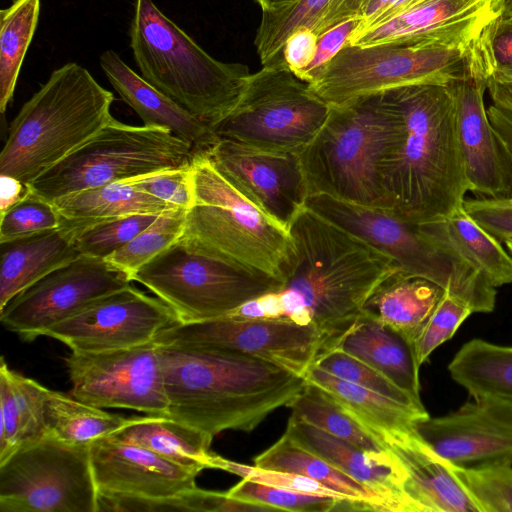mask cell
Instances as JSON below:
<instances>
[{
	"label": "cell",
	"mask_w": 512,
	"mask_h": 512,
	"mask_svg": "<svg viewBox=\"0 0 512 512\" xmlns=\"http://www.w3.org/2000/svg\"><path fill=\"white\" fill-rule=\"evenodd\" d=\"M414 431L457 467L512 464V402L471 397L455 411L419 421Z\"/></svg>",
	"instance_id": "cell-19"
},
{
	"label": "cell",
	"mask_w": 512,
	"mask_h": 512,
	"mask_svg": "<svg viewBox=\"0 0 512 512\" xmlns=\"http://www.w3.org/2000/svg\"><path fill=\"white\" fill-rule=\"evenodd\" d=\"M414 1L416 0H365L358 15L360 23L350 38L394 18Z\"/></svg>",
	"instance_id": "cell-53"
},
{
	"label": "cell",
	"mask_w": 512,
	"mask_h": 512,
	"mask_svg": "<svg viewBox=\"0 0 512 512\" xmlns=\"http://www.w3.org/2000/svg\"><path fill=\"white\" fill-rule=\"evenodd\" d=\"M49 389L0 359V463L48 435L44 407Z\"/></svg>",
	"instance_id": "cell-31"
},
{
	"label": "cell",
	"mask_w": 512,
	"mask_h": 512,
	"mask_svg": "<svg viewBox=\"0 0 512 512\" xmlns=\"http://www.w3.org/2000/svg\"><path fill=\"white\" fill-rule=\"evenodd\" d=\"M386 446L400 468L409 512H479L456 466L414 430L392 438Z\"/></svg>",
	"instance_id": "cell-22"
},
{
	"label": "cell",
	"mask_w": 512,
	"mask_h": 512,
	"mask_svg": "<svg viewBox=\"0 0 512 512\" xmlns=\"http://www.w3.org/2000/svg\"><path fill=\"white\" fill-rule=\"evenodd\" d=\"M365 0H297L275 10H263L254 45L262 66L282 57L288 37L299 28L318 36L351 18H358Z\"/></svg>",
	"instance_id": "cell-30"
},
{
	"label": "cell",
	"mask_w": 512,
	"mask_h": 512,
	"mask_svg": "<svg viewBox=\"0 0 512 512\" xmlns=\"http://www.w3.org/2000/svg\"><path fill=\"white\" fill-rule=\"evenodd\" d=\"M486 78L477 70L455 83L458 142L468 191L476 197L508 199L510 168L484 105Z\"/></svg>",
	"instance_id": "cell-21"
},
{
	"label": "cell",
	"mask_w": 512,
	"mask_h": 512,
	"mask_svg": "<svg viewBox=\"0 0 512 512\" xmlns=\"http://www.w3.org/2000/svg\"><path fill=\"white\" fill-rule=\"evenodd\" d=\"M185 217L186 210L183 209H172L160 214L146 229L106 260L132 277L182 236Z\"/></svg>",
	"instance_id": "cell-39"
},
{
	"label": "cell",
	"mask_w": 512,
	"mask_h": 512,
	"mask_svg": "<svg viewBox=\"0 0 512 512\" xmlns=\"http://www.w3.org/2000/svg\"><path fill=\"white\" fill-rule=\"evenodd\" d=\"M487 114L509 163L511 193L508 200L512 202V111L492 104Z\"/></svg>",
	"instance_id": "cell-54"
},
{
	"label": "cell",
	"mask_w": 512,
	"mask_h": 512,
	"mask_svg": "<svg viewBox=\"0 0 512 512\" xmlns=\"http://www.w3.org/2000/svg\"><path fill=\"white\" fill-rule=\"evenodd\" d=\"M113 93L69 62L23 104L0 153V175L29 185L77 150L114 117Z\"/></svg>",
	"instance_id": "cell-4"
},
{
	"label": "cell",
	"mask_w": 512,
	"mask_h": 512,
	"mask_svg": "<svg viewBox=\"0 0 512 512\" xmlns=\"http://www.w3.org/2000/svg\"><path fill=\"white\" fill-rule=\"evenodd\" d=\"M503 16H512V0H504V13Z\"/></svg>",
	"instance_id": "cell-58"
},
{
	"label": "cell",
	"mask_w": 512,
	"mask_h": 512,
	"mask_svg": "<svg viewBox=\"0 0 512 512\" xmlns=\"http://www.w3.org/2000/svg\"><path fill=\"white\" fill-rule=\"evenodd\" d=\"M263 10H275L294 3L297 0H255Z\"/></svg>",
	"instance_id": "cell-57"
},
{
	"label": "cell",
	"mask_w": 512,
	"mask_h": 512,
	"mask_svg": "<svg viewBox=\"0 0 512 512\" xmlns=\"http://www.w3.org/2000/svg\"><path fill=\"white\" fill-rule=\"evenodd\" d=\"M285 433L303 448L374 492L390 512H409L400 468L392 453L364 450L290 416Z\"/></svg>",
	"instance_id": "cell-23"
},
{
	"label": "cell",
	"mask_w": 512,
	"mask_h": 512,
	"mask_svg": "<svg viewBox=\"0 0 512 512\" xmlns=\"http://www.w3.org/2000/svg\"><path fill=\"white\" fill-rule=\"evenodd\" d=\"M254 466L306 476L347 499L367 501L373 503L380 512L388 511L384 502L374 492L294 442L285 432L254 459Z\"/></svg>",
	"instance_id": "cell-35"
},
{
	"label": "cell",
	"mask_w": 512,
	"mask_h": 512,
	"mask_svg": "<svg viewBox=\"0 0 512 512\" xmlns=\"http://www.w3.org/2000/svg\"><path fill=\"white\" fill-rule=\"evenodd\" d=\"M289 407L292 410L290 416L364 450L384 452L388 449L330 394L316 385L307 382Z\"/></svg>",
	"instance_id": "cell-37"
},
{
	"label": "cell",
	"mask_w": 512,
	"mask_h": 512,
	"mask_svg": "<svg viewBox=\"0 0 512 512\" xmlns=\"http://www.w3.org/2000/svg\"><path fill=\"white\" fill-rule=\"evenodd\" d=\"M189 512H270L272 508L239 500L227 492L203 490L198 487L185 491Z\"/></svg>",
	"instance_id": "cell-50"
},
{
	"label": "cell",
	"mask_w": 512,
	"mask_h": 512,
	"mask_svg": "<svg viewBox=\"0 0 512 512\" xmlns=\"http://www.w3.org/2000/svg\"><path fill=\"white\" fill-rule=\"evenodd\" d=\"M456 473L479 512H512V464L456 466Z\"/></svg>",
	"instance_id": "cell-43"
},
{
	"label": "cell",
	"mask_w": 512,
	"mask_h": 512,
	"mask_svg": "<svg viewBox=\"0 0 512 512\" xmlns=\"http://www.w3.org/2000/svg\"><path fill=\"white\" fill-rule=\"evenodd\" d=\"M167 416L213 437L250 432L294 401L306 380L255 357L229 351L158 345Z\"/></svg>",
	"instance_id": "cell-3"
},
{
	"label": "cell",
	"mask_w": 512,
	"mask_h": 512,
	"mask_svg": "<svg viewBox=\"0 0 512 512\" xmlns=\"http://www.w3.org/2000/svg\"><path fill=\"white\" fill-rule=\"evenodd\" d=\"M126 182L178 209L187 211L194 203L192 164L127 180Z\"/></svg>",
	"instance_id": "cell-46"
},
{
	"label": "cell",
	"mask_w": 512,
	"mask_h": 512,
	"mask_svg": "<svg viewBox=\"0 0 512 512\" xmlns=\"http://www.w3.org/2000/svg\"><path fill=\"white\" fill-rule=\"evenodd\" d=\"M100 66L113 88L141 118L145 126L160 127L205 152L218 140L213 130L200 122L140 74L113 50L100 56Z\"/></svg>",
	"instance_id": "cell-24"
},
{
	"label": "cell",
	"mask_w": 512,
	"mask_h": 512,
	"mask_svg": "<svg viewBox=\"0 0 512 512\" xmlns=\"http://www.w3.org/2000/svg\"><path fill=\"white\" fill-rule=\"evenodd\" d=\"M416 229L422 237L462 261L493 287L512 284V256L463 206L446 217L417 224Z\"/></svg>",
	"instance_id": "cell-26"
},
{
	"label": "cell",
	"mask_w": 512,
	"mask_h": 512,
	"mask_svg": "<svg viewBox=\"0 0 512 512\" xmlns=\"http://www.w3.org/2000/svg\"><path fill=\"white\" fill-rule=\"evenodd\" d=\"M387 128L379 92L331 106L323 126L298 153L308 196L388 209L380 179Z\"/></svg>",
	"instance_id": "cell-6"
},
{
	"label": "cell",
	"mask_w": 512,
	"mask_h": 512,
	"mask_svg": "<svg viewBox=\"0 0 512 512\" xmlns=\"http://www.w3.org/2000/svg\"><path fill=\"white\" fill-rule=\"evenodd\" d=\"M131 278L167 304L179 323L226 316L282 282L265 272L204 253L182 236Z\"/></svg>",
	"instance_id": "cell-10"
},
{
	"label": "cell",
	"mask_w": 512,
	"mask_h": 512,
	"mask_svg": "<svg viewBox=\"0 0 512 512\" xmlns=\"http://www.w3.org/2000/svg\"><path fill=\"white\" fill-rule=\"evenodd\" d=\"M228 495L243 501L292 512L334 511L338 500L332 496L297 492L267 485L250 479L242 480L227 491Z\"/></svg>",
	"instance_id": "cell-42"
},
{
	"label": "cell",
	"mask_w": 512,
	"mask_h": 512,
	"mask_svg": "<svg viewBox=\"0 0 512 512\" xmlns=\"http://www.w3.org/2000/svg\"><path fill=\"white\" fill-rule=\"evenodd\" d=\"M214 469H221L240 476L241 478L297 492L347 499L320 482L306 476L290 472L262 469L256 466H248L246 464L225 459L217 454L214 459Z\"/></svg>",
	"instance_id": "cell-47"
},
{
	"label": "cell",
	"mask_w": 512,
	"mask_h": 512,
	"mask_svg": "<svg viewBox=\"0 0 512 512\" xmlns=\"http://www.w3.org/2000/svg\"><path fill=\"white\" fill-rule=\"evenodd\" d=\"M477 43L468 48L441 43L347 44L321 70L310 87L330 106H339L404 85L452 84L478 70Z\"/></svg>",
	"instance_id": "cell-11"
},
{
	"label": "cell",
	"mask_w": 512,
	"mask_h": 512,
	"mask_svg": "<svg viewBox=\"0 0 512 512\" xmlns=\"http://www.w3.org/2000/svg\"><path fill=\"white\" fill-rule=\"evenodd\" d=\"M486 90L494 105L512 111V69L491 68L486 78Z\"/></svg>",
	"instance_id": "cell-55"
},
{
	"label": "cell",
	"mask_w": 512,
	"mask_h": 512,
	"mask_svg": "<svg viewBox=\"0 0 512 512\" xmlns=\"http://www.w3.org/2000/svg\"><path fill=\"white\" fill-rule=\"evenodd\" d=\"M318 35L309 28H299L286 40L282 56L288 68L298 77L314 60Z\"/></svg>",
	"instance_id": "cell-52"
},
{
	"label": "cell",
	"mask_w": 512,
	"mask_h": 512,
	"mask_svg": "<svg viewBox=\"0 0 512 512\" xmlns=\"http://www.w3.org/2000/svg\"><path fill=\"white\" fill-rule=\"evenodd\" d=\"M474 311L463 298L444 290L422 331L413 343L418 365L421 367L430 355L456 333L460 325Z\"/></svg>",
	"instance_id": "cell-44"
},
{
	"label": "cell",
	"mask_w": 512,
	"mask_h": 512,
	"mask_svg": "<svg viewBox=\"0 0 512 512\" xmlns=\"http://www.w3.org/2000/svg\"><path fill=\"white\" fill-rule=\"evenodd\" d=\"M444 289L436 283L396 270L370 293L363 312L402 334L413 346Z\"/></svg>",
	"instance_id": "cell-29"
},
{
	"label": "cell",
	"mask_w": 512,
	"mask_h": 512,
	"mask_svg": "<svg viewBox=\"0 0 512 512\" xmlns=\"http://www.w3.org/2000/svg\"><path fill=\"white\" fill-rule=\"evenodd\" d=\"M467 214L501 243L512 239V202L485 197L465 198Z\"/></svg>",
	"instance_id": "cell-48"
},
{
	"label": "cell",
	"mask_w": 512,
	"mask_h": 512,
	"mask_svg": "<svg viewBox=\"0 0 512 512\" xmlns=\"http://www.w3.org/2000/svg\"><path fill=\"white\" fill-rule=\"evenodd\" d=\"M359 23V18H351L319 35L314 60L300 79L312 83L328 62L349 43V38Z\"/></svg>",
	"instance_id": "cell-49"
},
{
	"label": "cell",
	"mask_w": 512,
	"mask_h": 512,
	"mask_svg": "<svg viewBox=\"0 0 512 512\" xmlns=\"http://www.w3.org/2000/svg\"><path fill=\"white\" fill-rule=\"evenodd\" d=\"M304 378L330 394L385 445L392 438L414 430L419 421L430 416L425 407L400 403L337 378L314 364Z\"/></svg>",
	"instance_id": "cell-28"
},
{
	"label": "cell",
	"mask_w": 512,
	"mask_h": 512,
	"mask_svg": "<svg viewBox=\"0 0 512 512\" xmlns=\"http://www.w3.org/2000/svg\"><path fill=\"white\" fill-rule=\"evenodd\" d=\"M89 451L98 494L167 498L197 487V472L142 446L106 436Z\"/></svg>",
	"instance_id": "cell-20"
},
{
	"label": "cell",
	"mask_w": 512,
	"mask_h": 512,
	"mask_svg": "<svg viewBox=\"0 0 512 512\" xmlns=\"http://www.w3.org/2000/svg\"><path fill=\"white\" fill-rule=\"evenodd\" d=\"M0 186L1 212L6 211L30 193V188L27 184L10 176L0 175Z\"/></svg>",
	"instance_id": "cell-56"
},
{
	"label": "cell",
	"mask_w": 512,
	"mask_h": 512,
	"mask_svg": "<svg viewBox=\"0 0 512 512\" xmlns=\"http://www.w3.org/2000/svg\"><path fill=\"white\" fill-rule=\"evenodd\" d=\"M71 396L98 408H123L167 416L160 350L154 341L66 358Z\"/></svg>",
	"instance_id": "cell-15"
},
{
	"label": "cell",
	"mask_w": 512,
	"mask_h": 512,
	"mask_svg": "<svg viewBox=\"0 0 512 512\" xmlns=\"http://www.w3.org/2000/svg\"><path fill=\"white\" fill-rule=\"evenodd\" d=\"M129 37L140 75L212 130L237 105L251 75L245 64L213 58L153 0H135Z\"/></svg>",
	"instance_id": "cell-5"
},
{
	"label": "cell",
	"mask_w": 512,
	"mask_h": 512,
	"mask_svg": "<svg viewBox=\"0 0 512 512\" xmlns=\"http://www.w3.org/2000/svg\"><path fill=\"white\" fill-rule=\"evenodd\" d=\"M196 153L168 129L128 125L113 118L28 186L31 193L52 203L78 191L189 166Z\"/></svg>",
	"instance_id": "cell-8"
},
{
	"label": "cell",
	"mask_w": 512,
	"mask_h": 512,
	"mask_svg": "<svg viewBox=\"0 0 512 512\" xmlns=\"http://www.w3.org/2000/svg\"><path fill=\"white\" fill-rule=\"evenodd\" d=\"M176 323L175 313L161 299L130 285L93 301L43 336L72 352H102L151 342Z\"/></svg>",
	"instance_id": "cell-17"
},
{
	"label": "cell",
	"mask_w": 512,
	"mask_h": 512,
	"mask_svg": "<svg viewBox=\"0 0 512 512\" xmlns=\"http://www.w3.org/2000/svg\"><path fill=\"white\" fill-rule=\"evenodd\" d=\"M204 153L234 188L289 230L308 196L298 153L258 150L224 139Z\"/></svg>",
	"instance_id": "cell-18"
},
{
	"label": "cell",
	"mask_w": 512,
	"mask_h": 512,
	"mask_svg": "<svg viewBox=\"0 0 512 512\" xmlns=\"http://www.w3.org/2000/svg\"><path fill=\"white\" fill-rule=\"evenodd\" d=\"M78 229L61 218L58 228L0 243V310L18 293L81 254Z\"/></svg>",
	"instance_id": "cell-25"
},
{
	"label": "cell",
	"mask_w": 512,
	"mask_h": 512,
	"mask_svg": "<svg viewBox=\"0 0 512 512\" xmlns=\"http://www.w3.org/2000/svg\"><path fill=\"white\" fill-rule=\"evenodd\" d=\"M158 216L133 214L85 226L75 237V248L81 255L106 259L146 229Z\"/></svg>",
	"instance_id": "cell-41"
},
{
	"label": "cell",
	"mask_w": 512,
	"mask_h": 512,
	"mask_svg": "<svg viewBox=\"0 0 512 512\" xmlns=\"http://www.w3.org/2000/svg\"><path fill=\"white\" fill-rule=\"evenodd\" d=\"M314 365L337 378L400 403L414 407H424L421 398L413 396L374 368L339 349H329L321 352L317 356Z\"/></svg>",
	"instance_id": "cell-40"
},
{
	"label": "cell",
	"mask_w": 512,
	"mask_h": 512,
	"mask_svg": "<svg viewBox=\"0 0 512 512\" xmlns=\"http://www.w3.org/2000/svg\"><path fill=\"white\" fill-rule=\"evenodd\" d=\"M331 349H339L356 357L403 390L420 398V366L412 344L375 317L362 312Z\"/></svg>",
	"instance_id": "cell-27"
},
{
	"label": "cell",
	"mask_w": 512,
	"mask_h": 512,
	"mask_svg": "<svg viewBox=\"0 0 512 512\" xmlns=\"http://www.w3.org/2000/svg\"><path fill=\"white\" fill-rule=\"evenodd\" d=\"M292 251L279 287L228 315L313 326L331 349L363 312L392 260L305 205L289 226ZM322 351V352H323Z\"/></svg>",
	"instance_id": "cell-1"
},
{
	"label": "cell",
	"mask_w": 512,
	"mask_h": 512,
	"mask_svg": "<svg viewBox=\"0 0 512 512\" xmlns=\"http://www.w3.org/2000/svg\"><path fill=\"white\" fill-rule=\"evenodd\" d=\"M158 345L239 353L305 375L323 351L325 338L313 326L269 318L226 315L193 323H176L153 340Z\"/></svg>",
	"instance_id": "cell-14"
},
{
	"label": "cell",
	"mask_w": 512,
	"mask_h": 512,
	"mask_svg": "<svg viewBox=\"0 0 512 512\" xmlns=\"http://www.w3.org/2000/svg\"><path fill=\"white\" fill-rule=\"evenodd\" d=\"M305 206L392 260L404 273L426 278L463 298L474 313L492 312L497 288L457 258L422 237L416 225L389 209L317 194Z\"/></svg>",
	"instance_id": "cell-9"
},
{
	"label": "cell",
	"mask_w": 512,
	"mask_h": 512,
	"mask_svg": "<svg viewBox=\"0 0 512 512\" xmlns=\"http://www.w3.org/2000/svg\"><path fill=\"white\" fill-rule=\"evenodd\" d=\"M485 46L492 68L512 69V16H502L485 32Z\"/></svg>",
	"instance_id": "cell-51"
},
{
	"label": "cell",
	"mask_w": 512,
	"mask_h": 512,
	"mask_svg": "<svg viewBox=\"0 0 512 512\" xmlns=\"http://www.w3.org/2000/svg\"><path fill=\"white\" fill-rule=\"evenodd\" d=\"M330 110L281 57L250 75L239 102L213 132L218 139L258 150L299 153Z\"/></svg>",
	"instance_id": "cell-12"
},
{
	"label": "cell",
	"mask_w": 512,
	"mask_h": 512,
	"mask_svg": "<svg viewBox=\"0 0 512 512\" xmlns=\"http://www.w3.org/2000/svg\"><path fill=\"white\" fill-rule=\"evenodd\" d=\"M128 273L106 259L80 255L14 296L0 321L25 341H33L93 301L131 285Z\"/></svg>",
	"instance_id": "cell-16"
},
{
	"label": "cell",
	"mask_w": 512,
	"mask_h": 512,
	"mask_svg": "<svg viewBox=\"0 0 512 512\" xmlns=\"http://www.w3.org/2000/svg\"><path fill=\"white\" fill-rule=\"evenodd\" d=\"M503 243L505 244V246L508 249L510 255L512 256V239L505 240Z\"/></svg>",
	"instance_id": "cell-59"
},
{
	"label": "cell",
	"mask_w": 512,
	"mask_h": 512,
	"mask_svg": "<svg viewBox=\"0 0 512 512\" xmlns=\"http://www.w3.org/2000/svg\"><path fill=\"white\" fill-rule=\"evenodd\" d=\"M44 417L49 435L77 444H90L98 438L109 436L134 418L105 412L50 389L45 401Z\"/></svg>",
	"instance_id": "cell-36"
},
{
	"label": "cell",
	"mask_w": 512,
	"mask_h": 512,
	"mask_svg": "<svg viewBox=\"0 0 512 512\" xmlns=\"http://www.w3.org/2000/svg\"><path fill=\"white\" fill-rule=\"evenodd\" d=\"M109 436L142 446L198 474L214 469L213 436L168 416L134 417Z\"/></svg>",
	"instance_id": "cell-32"
},
{
	"label": "cell",
	"mask_w": 512,
	"mask_h": 512,
	"mask_svg": "<svg viewBox=\"0 0 512 512\" xmlns=\"http://www.w3.org/2000/svg\"><path fill=\"white\" fill-rule=\"evenodd\" d=\"M447 368L470 397L512 402V346L471 339L459 348Z\"/></svg>",
	"instance_id": "cell-34"
},
{
	"label": "cell",
	"mask_w": 512,
	"mask_h": 512,
	"mask_svg": "<svg viewBox=\"0 0 512 512\" xmlns=\"http://www.w3.org/2000/svg\"><path fill=\"white\" fill-rule=\"evenodd\" d=\"M455 83L410 84L379 92L388 119L380 162L382 189L388 209L415 225L452 214L468 192Z\"/></svg>",
	"instance_id": "cell-2"
},
{
	"label": "cell",
	"mask_w": 512,
	"mask_h": 512,
	"mask_svg": "<svg viewBox=\"0 0 512 512\" xmlns=\"http://www.w3.org/2000/svg\"><path fill=\"white\" fill-rule=\"evenodd\" d=\"M90 444L52 435L0 463L1 512H99Z\"/></svg>",
	"instance_id": "cell-13"
},
{
	"label": "cell",
	"mask_w": 512,
	"mask_h": 512,
	"mask_svg": "<svg viewBox=\"0 0 512 512\" xmlns=\"http://www.w3.org/2000/svg\"><path fill=\"white\" fill-rule=\"evenodd\" d=\"M61 216L53 203L30 193L1 212L0 243L58 228Z\"/></svg>",
	"instance_id": "cell-45"
},
{
	"label": "cell",
	"mask_w": 512,
	"mask_h": 512,
	"mask_svg": "<svg viewBox=\"0 0 512 512\" xmlns=\"http://www.w3.org/2000/svg\"><path fill=\"white\" fill-rule=\"evenodd\" d=\"M192 166L194 203L182 237L204 253L281 279L293 246L289 230L234 188L204 152Z\"/></svg>",
	"instance_id": "cell-7"
},
{
	"label": "cell",
	"mask_w": 512,
	"mask_h": 512,
	"mask_svg": "<svg viewBox=\"0 0 512 512\" xmlns=\"http://www.w3.org/2000/svg\"><path fill=\"white\" fill-rule=\"evenodd\" d=\"M61 216L82 229L107 219L133 214L160 215L175 208L126 181L78 191L52 202Z\"/></svg>",
	"instance_id": "cell-33"
},
{
	"label": "cell",
	"mask_w": 512,
	"mask_h": 512,
	"mask_svg": "<svg viewBox=\"0 0 512 512\" xmlns=\"http://www.w3.org/2000/svg\"><path fill=\"white\" fill-rule=\"evenodd\" d=\"M40 0H14L0 11V112L11 102L40 15Z\"/></svg>",
	"instance_id": "cell-38"
}]
</instances>
